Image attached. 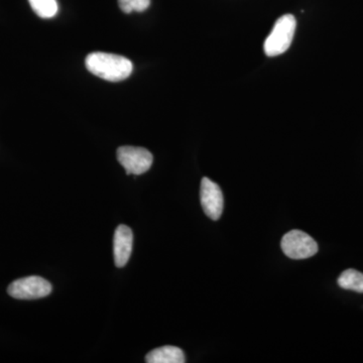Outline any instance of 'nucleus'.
<instances>
[{
	"label": "nucleus",
	"instance_id": "1",
	"mask_svg": "<svg viewBox=\"0 0 363 363\" xmlns=\"http://www.w3.org/2000/svg\"><path fill=\"white\" fill-rule=\"evenodd\" d=\"M86 67L93 75L111 82L125 80L133 72L130 60L107 52H92L86 58Z\"/></svg>",
	"mask_w": 363,
	"mask_h": 363
},
{
	"label": "nucleus",
	"instance_id": "2",
	"mask_svg": "<svg viewBox=\"0 0 363 363\" xmlns=\"http://www.w3.org/2000/svg\"><path fill=\"white\" fill-rule=\"evenodd\" d=\"M296 26L297 21L292 14H285L276 21L264 42V49L267 56H279L290 48L295 35Z\"/></svg>",
	"mask_w": 363,
	"mask_h": 363
},
{
	"label": "nucleus",
	"instance_id": "3",
	"mask_svg": "<svg viewBox=\"0 0 363 363\" xmlns=\"http://www.w3.org/2000/svg\"><path fill=\"white\" fill-rule=\"evenodd\" d=\"M281 250L292 259H306L318 252V245L309 234L301 230H291L284 235Z\"/></svg>",
	"mask_w": 363,
	"mask_h": 363
},
{
	"label": "nucleus",
	"instance_id": "4",
	"mask_svg": "<svg viewBox=\"0 0 363 363\" xmlns=\"http://www.w3.org/2000/svg\"><path fill=\"white\" fill-rule=\"evenodd\" d=\"M9 296L18 300H35L52 293V285L47 279L33 276L18 279L7 288Z\"/></svg>",
	"mask_w": 363,
	"mask_h": 363
},
{
	"label": "nucleus",
	"instance_id": "5",
	"mask_svg": "<svg viewBox=\"0 0 363 363\" xmlns=\"http://www.w3.org/2000/svg\"><path fill=\"white\" fill-rule=\"evenodd\" d=\"M117 160L128 175H142L152 167L154 157L147 149L126 145L117 150Z\"/></svg>",
	"mask_w": 363,
	"mask_h": 363
},
{
	"label": "nucleus",
	"instance_id": "6",
	"mask_svg": "<svg viewBox=\"0 0 363 363\" xmlns=\"http://www.w3.org/2000/svg\"><path fill=\"white\" fill-rule=\"evenodd\" d=\"M200 200L205 214L212 220H218L224 207V198L220 187L210 179L203 178Z\"/></svg>",
	"mask_w": 363,
	"mask_h": 363
},
{
	"label": "nucleus",
	"instance_id": "7",
	"mask_svg": "<svg viewBox=\"0 0 363 363\" xmlns=\"http://www.w3.org/2000/svg\"><path fill=\"white\" fill-rule=\"evenodd\" d=\"M133 234L130 227L119 225L114 233V262L117 267H123L128 264L133 252Z\"/></svg>",
	"mask_w": 363,
	"mask_h": 363
},
{
	"label": "nucleus",
	"instance_id": "8",
	"mask_svg": "<svg viewBox=\"0 0 363 363\" xmlns=\"http://www.w3.org/2000/svg\"><path fill=\"white\" fill-rule=\"evenodd\" d=\"M147 363H184L185 354L181 348L176 346H162L147 353L145 357Z\"/></svg>",
	"mask_w": 363,
	"mask_h": 363
},
{
	"label": "nucleus",
	"instance_id": "9",
	"mask_svg": "<svg viewBox=\"0 0 363 363\" xmlns=\"http://www.w3.org/2000/svg\"><path fill=\"white\" fill-rule=\"evenodd\" d=\"M338 285L344 290L363 294V274L355 269H346L339 277Z\"/></svg>",
	"mask_w": 363,
	"mask_h": 363
},
{
	"label": "nucleus",
	"instance_id": "10",
	"mask_svg": "<svg viewBox=\"0 0 363 363\" xmlns=\"http://www.w3.org/2000/svg\"><path fill=\"white\" fill-rule=\"evenodd\" d=\"M35 13L42 18H52L58 13L57 0H28Z\"/></svg>",
	"mask_w": 363,
	"mask_h": 363
},
{
	"label": "nucleus",
	"instance_id": "11",
	"mask_svg": "<svg viewBox=\"0 0 363 363\" xmlns=\"http://www.w3.org/2000/svg\"><path fill=\"white\" fill-rule=\"evenodd\" d=\"M118 4L123 13H142L150 6V0H118Z\"/></svg>",
	"mask_w": 363,
	"mask_h": 363
}]
</instances>
